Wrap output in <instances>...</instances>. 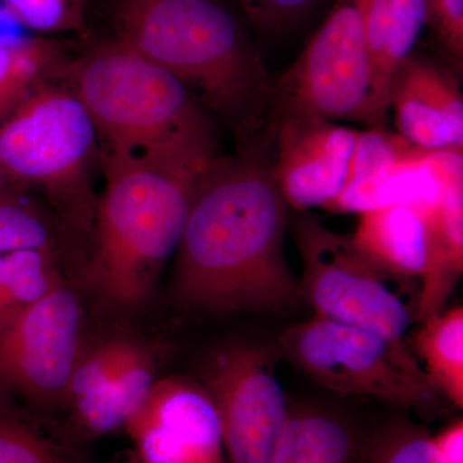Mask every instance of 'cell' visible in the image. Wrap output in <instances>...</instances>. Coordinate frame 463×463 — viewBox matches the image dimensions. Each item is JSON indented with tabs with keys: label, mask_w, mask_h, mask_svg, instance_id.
<instances>
[{
	"label": "cell",
	"mask_w": 463,
	"mask_h": 463,
	"mask_svg": "<svg viewBox=\"0 0 463 463\" xmlns=\"http://www.w3.org/2000/svg\"><path fill=\"white\" fill-rule=\"evenodd\" d=\"M286 207L272 166L252 148L216 157L194 185L175 251L173 288L183 306L210 315L297 309Z\"/></svg>",
	"instance_id": "1"
},
{
	"label": "cell",
	"mask_w": 463,
	"mask_h": 463,
	"mask_svg": "<svg viewBox=\"0 0 463 463\" xmlns=\"http://www.w3.org/2000/svg\"><path fill=\"white\" fill-rule=\"evenodd\" d=\"M120 41L163 67L251 143L272 111V84L236 18L212 0H123Z\"/></svg>",
	"instance_id": "2"
},
{
	"label": "cell",
	"mask_w": 463,
	"mask_h": 463,
	"mask_svg": "<svg viewBox=\"0 0 463 463\" xmlns=\"http://www.w3.org/2000/svg\"><path fill=\"white\" fill-rule=\"evenodd\" d=\"M207 167L158 158H103L105 190L96 209L91 288L116 309H134L151 295L175 254L194 185Z\"/></svg>",
	"instance_id": "3"
},
{
	"label": "cell",
	"mask_w": 463,
	"mask_h": 463,
	"mask_svg": "<svg viewBox=\"0 0 463 463\" xmlns=\"http://www.w3.org/2000/svg\"><path fill=\"white\" fill-rule=\"evenodd\" d=\"M75 94L106 143V155L196 167L218 157L205 109L166 70L123 41L85 58Z\"/></svg>",
	"instance_id": "4"
},
{
	"label": "cell",
	"mask_w": 463,
	"mask_h": 463,
	"mask_svg": "<svg viewBox=\"0 0 463 463\" xmlns=\"http://www.w3.org/2000/svg\"><path fill=\"white\" fill-rule=\"evenodd\" d=\"M97 139L75 91L39 85L0 121V169L9 181L41 188L75 221H90Z\"/></svg>",
	"instance_id": "5"
},
{
	"label": "cell",
	"mask_w": 463,
	"mask_h": 463,
	"mask_svg": "<svg viewBox=\"0 0 463 463\" xmlns=\"http://www.w3.org/2000/svg\"><path fill=\"white\" fill-rule=\"evenodd\" d=\"M279 345L303 373L343 397L422 408L440 394L404 339L315 317L288 328Z\"/></svg>",
	"instance_id": "6"
},
{
	"label": "cell",
	"mask_w": 463,
	"mask_h": 463,
	"mask_svg": "<svg viewBox=\"0 0 463 463\" xmlns=\"http://www.w3.org/2000/svg\"><path fill=\"white\" fill-rule=\"evenodd\" d=\"M276 120L292 116L374 127L362 0H336L298 60L272 84Z\"/></svg>",
	"instance_id": "7"
},
{
	"label": "cell",
	"mask_w": 463,
	"mask_h": 463,
	"mask_svg": "<svg viewBox=\"0 0 463 463\" xmlns=\"http://www.w3.org/2000/svg\"><path fill=\"white\" fill-rule=\"evenodd\" d=\"M294 237L303 264L301 298L316 317L403 339L410 310L356 251L349 236L331 231L313 216H301Z\"/></svg>",
	"instance_id": "8"
},
{
	"label": "cell",
	"mask_w": 463,
	"mask_h": 463,
	"mask_svg": "<svg viewBox=\"0 0 463 463\" xmlns=\"http://www.w3.org/2000/svg\"><path fill=\"white\" fill-rule=\"evenodd\" d=\"M80 301L63 283L0 319V392L39 408L66 403L81 354Z\"/></svg>",
	"instance_id": "9"
},
{
	"label": "cell",
	"mask_w": 463,
	"mask_h": 463,
	"mask_svg": "<svg viewBox=\"0 0 463 463\" xmlns=\"http://www.w3.org/2000/svg\"><path fill=\"white\" fill-rule=\"evenodd\" d=\"M199 377L218 412L227 463H272L289 411L272 353L228 344L203 359Z\"/></svg>",
	"instance_id": "10"
},
{
	"label": "cell",
	"mask_w": 463,
	"mask_h": 463,
	"mask_svg": "<svg viewBox=\"0 0 463 463\" xmlns=\"http://www.w3.org/2000/svg\"><path fill=\"white\" fill-rule=\"evenodd\" d=\"M125 430L134 452L149 463H227L212 398L183 377L155 381Z\"/></svg>",
	"instance_id": "11"
},
{
	"label": "cell",
	"mask_w": 463,
	"mask_h": 463,
	"mask_svg": "<svg viewBox=\"0 0 463 463\" xmlns=\"http://www.w3.org/2000/svg\"><path fill=\"white\" fill-rule=\"evenodd\" d=\"M358 130L306 116L276 120L272 173L286 205L325 209L345 185Z\"/></svg>",
	"instance_id": "12"
},
{
	"label": "cell",
	"mask_w": 463,
	"mask_h": 463,
	"mask_svg": "<svg viewBox=\"0 0 463 463\" xmlns=\"http://www.w3.org/2000/svg\"><path fill=\"white\" fill-rule=\"evenodd\" d=\"M398 133L425 149L463 148V99L455 75L412 52L394 70L389 87Z\"/></svg>",
	"instance_id": "13"
},
{
	"label": "cell",
	"mask_w": 463,
	"mask_h": 463,
	"mask_svg": "<svg viewBox=\"0 0 463 463\" xmlns=\"http://www.w3.org/2000/svg\"><path fill=\"white\" fill-rule=\"evenodd\" d=\"M462 149H422L410 160L346 183L325 209L362 214L399 203L426 212L437 205L448 185L462 181Z\"/></svg>",
	"instance_id": "14"
},
{
	"label": "cell",
	"mask_w": 463,
	"mask_h": 463,
	"mask_svg": "<svg viewBox=\"0 0 463 463\" xmlns=\"http://www.w3.org/2000/svg\"><path fill=\"white\" fill-rule=\"evenodd\" d=\"M350 240L383 279L402 288L416 279L421 282L428 263V227L414 207L398 203L362 213Z\"/></svg>",
	"instance_id": "15"
},
{
	"label": "cell",
	"mask_w": 463,
	"mask_h": 463,
	"mask_svg": "<svg viewBox=\"0 0 463 463\" xmlns=\"http://www.w3.org/2000/svg\"><path fill=\"white\" fill-rule=\"evenodd\" d=\"M421 214L428 227L429 251L417 298L420 322L446 309L462 277L463 181L448 185L437 205Z\"/></svg>",
	"instance_id": "16"
},
{
	"label": "cell",
	"mask_w": 463,
	"mask_h": 463,
	"mask_svg": "<svg viewBox=\"0 0 463 463\" xmlns=\"http://www.w3.org/2000/svg\"><path fill=\"white\" fill-rule=\"evenodd\" d=\"M370 443L343 414L289 407L272 463H368Z\"/></svg>",
	"instance_id": "17"
},
{
	"label": "cell",
	"mask_w": 463,
	"mask_h": 463,
	"mask_svg": "<svg viewBox=\"0 0 463 463\" xmlns=\"http://www.w3.org/2000/svg\"><path fill=\"white\" fill-rule=\"evenodd\" d=\"M155 381L154 365L147 358L102 388L71 402V429L76 437L97 439L125 429L145 403Z\"/></svg>",
	"instance_id": "18"
},
{
	"label": "cell",
	"mask_w": 463,
	"mask_h": 463,
	"mask_svg": "<svg viewBox=\"0 0 463 463\" xmlns=\"http://www.w3.org/2000/svg\"><path fill=\"white\" fill-rule=\"evenodd\" d=\"M414 353L440 394L463 407V307L426 318L413 336Z\"/></svg>",
	"instance_id": "19"
},
{
	"label": "cell",
	"mask_w": 463,
	"mask_h": 463,
	"mask_svg": "<svg viewBox=\"0 0 463 463\" xmlns=\"http://www.w3.org/2000/svg\"><path fill=\"white\" fill-rule=\"evenodd\" d=\"M0 463H88L65 435L52 432L0 392Z\"/></svg>",
	"instance_id": "20"
},
{
	"label": "cell",
	"mask_w": 463,
	"mask_h": 463,
	"mask_svg": "<svg viewBox=\"0 0 463 463\" xmlns=\"http://www.w3.org/2000/svg\"><path fill=\"white\" fill-rule=\"evenodd\" d=\"M60 283L51 250H20L3 255L0 319L41 300Z\"/></svg>",
	"instance_id": "21"
},
{
	"label": "cell",
	"mask_w": 463,
	"mask_h": 463,
	"mask_svg": "<svg viewBox=\"0 0 463 463\" xmlns=\"http://www.w3.org/2000/svg\"><path fill=\"white\" fill-rule=\"evenodd\" d=\"M147 358L145 347L128 339L102 341L81 352L67 389L66 404L96 392Z\"/></svg>",
	"instance_id": "22"
},
{
	"label": "cell",
	"mask_w": 463,
	"mask_h": 463,
	"mask_svg": "<svg viewBox=\"0 0 463 463\" xmlns=\"http://www.w3.org/2000/svg\"><path fill=\"white\" fill-rule=\"evenodd\" d=\"M11 50V61L0 81V121L26 99L54 62L56 48L43 39H24Z\"/></svg>",
	"instance_id": "23"
},
{
	"label": "cell",
	"mask_w": 463,
	"mask_h": 463,
	"mask_svg": "<svg viewBox=\"0 0 463 463\" xmlns=\"http://www.w3.org/2000/svg\"><path fill=\"white\" fill-rule=\"evenodd\" d=\"M422 149L425 148L417 147L401 134L390 132L385 125L358 130L346 183L410 160Z\"/></svg>",
	"instance_id": "24"
},
{
	"label": "cell",
	"mask_w": 463,
	"mask_h": 463,
	"mask_svg": "<svg viewBox=\"0 0 463 463\" xmlns=\"http://www.w3.org/2000/svg\"><path fill=\"white\" fill-rule=\"evenodd\" d=\"M20 250H51L52 233L44 216L23 200L0 194V255Z\"/></svg>",
	"instance_id": "25"
},
{
	"label": "cell",
	"mask_w": 463,
	"mask_h": 463,
	"mask_svg": "<svg viewBox=\"0 0 463 463\" xmlns=\"http://www.w3.org/2000/svg\"><path fill=\"white\" fill-rule=\"evenodd\" d=\"M368 463H443L423 429L411 422L390 425L371 439Z\"/></svg>",
	"instance_id": "26"
},
{
	"label": "cell",
	"mask_w": 463,
	"mask_h": 463,
	"mask_svg": "<svg viewBox=\"0 0 463 463\" xmlns=\"http://www.w3.org/2000/svg\"><path fill=\"white\" fill-rule=\"evenodd\" d=\"M24 26L42 33L84 26V0H3Z\"/></svg>",
	"instance_id": "27"
},
{
	"label": "cell",
	"mask_w": 463,
	"mask_h": 463,
	"mask_svg": "<svg viewBox=\"0 0 463 463\" xmlns=\"http://www.w3.org/2000/svg\"><path fill=\"white\" fill-rule=\"evenodd\" d=\"M376 5L385 17L389 52L402 58L416 47L425 27L426 0H367Z\"/></svg>",
	"instance_id": "28"
},
{
	"label": "cell",
	"mask_w": 463,
	"mask_h": 463,
	"mask_svg": "<svg viewBox=\"0 0 463 463\" xmlns=\"http://www.w3.org/2000/svg\"><path fill=\"white\" fill-rule=\"evenodd\" d=\"M425 26L456 69L463 65V0H426Z\"/></svg>",
	"instance_id": "29"
},
{
	"label": "cell",
	"mask_w": 463,
	"mask_h": 463,
	"mask_svg": "<svg viewBox=\"0 0 463 463\" xmlns=\"http://www.w3.org/2000/svg\"><path fill=\"white\" fill-rule=\"evenodd\" d=\"M319 0H251L249 14L265 27H283L309 14Z\"/></svg>",
	"instance_id": "30"
},
{
	"label": "cell",
	"mask_w": 463,
	"mask_h": 463,
	"mask_svg": "<svg viewBox=\"0 0 463 463\" xmlns=\"http://www.w3.org/2000/svg\"><path fill=\"white\" fill-rule=\"evenodd\" d=\"M431 443L443 463H463L462 420H457L431 437Z\"/></svg>",
	"instance_id": "31"
},
{
	"label": "cell",
	"mask_w": 463,
	"mask_h": 463,
	"mask_svg": "<svg viewBox=\"0 0 463 463\" xmlns=\"http://www.w3.org/2000/svg\"><path fill=\"white\" fill-rule=\"evenodd\" d=\"M9 61H11V50L5 45H0V81L7 71Z\"/></svg>",
	"instance_id": "32"
},
{
	"label": "cell",
	"mask_w": 463,
	"mask_h": 463,
	"mask_svg": "<svg viewBox=\"0 0 463 463\" xmlns=\"http://www.w3.org/2000/svg\"><path fill=\"white\" fill-rule=\"evenodd\" d=\"M121 463H149V462L145 461V459H143L141 456L137 455L136 452H133L132 455L128 457V458L125 459V461L121 462Z\"/></svg>",
	"instance_id": "33"
},
{
	"label": "cell",
	"mask_w": 463,
	"mask_h": 463,
	"mask_svg": "<svg viewBox=\"0 0 463 463\" xmlns=\"http://www.w3.org/2000/svg\"><path fill=\"white\" fill-rule=\"evenodd\" d=\"M8 181V176L5 175L2 169H0V194H2V192H5V185H7Z\"/></svg>",
	"instance_id": "34"
},
{
	"label": "cell",
	"mask_w": 463,
	"mask_h": 463,
	"mask_svg": "<svg viewBox=\"0 0 463 463\" xmlns=\"http://www.w3.org/2000/svg\"><path fill=\"white\" fill-rule=\"evenodd\" d=\"M3 273V255H0V279H2Z\"/></svg>",
	"instance_id": "35"
},
{
	"label": "cell",
	"mask_w": 463,
	"mask_h": 463,
	"mask_svg": "<svg viewBox=\"0 0 463 463\" xmlns=\"http://www.w3.org/2000/svg\"><path fill=\"white\" fill-rule=\"evenodd\" d=\"M243 3H245L246 7L251 3V0H242Z\"/></svg>",
	"instance_id": "36"
}]
</instances>
